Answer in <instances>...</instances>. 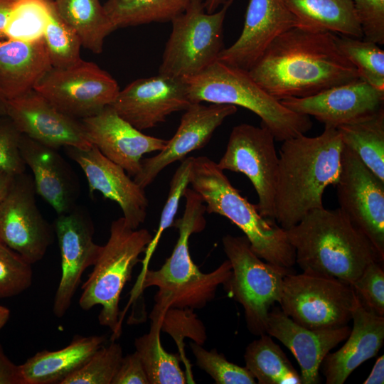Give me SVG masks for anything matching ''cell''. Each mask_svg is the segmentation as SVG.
<instances>
[{
	"label": "cell",
	"instance_id": "obj_49",
	"mask_svg": "<svg viewBox=\"0 0 384 384\" xmlns=\"http://www.w3.org/2000/svg\"><path fill=\"white\" fill-rule=\"evenodd\" d=\"M14 176L0 169V201L7 193Z\"/></svg>",
	"mask_w": 384,
	"mask_h": 384
},
{
	"label": "cell",
	"instance_id": "obj_10",
	"mask_svg": "<svg viewBox=\"0 0 384 384\" xmlns=\"http://www.w3.org/2000/svg\"><path fill=\"white\" fill-rule=\"evenodd\" d=\"M356 299L351 285L321 274L291 272L284 278L282 311L312 330L339 328L351 319Z\"/></svg>",
	"mask_w": 384,
	"mask_h": 384
},
{
	"label": "cell",
	"instance_id": "obj_11",
	"mask_svg": "<svg viewBox=\"0 0 384 384\" xmlns=\"http://www.w3.org/2000/svg\"><path fill=\"white\" fill-rule=\"evenodd\" d=\"M274 141L265 127L238 124L233 128L225 153L217 163L223 171L242 173L249 178L257 194L259 213L272 220L279 168Z\"/></svg>",
	"mask_w": 384,
	"mask_h": 384
},
{
	"label": "cell",
	"instance_id": "obj_26",
	"mask_svg": "<svg viewBox=\"0 0 384 384\" xmlns=\"http://www.w3.org/2000/svg\"><path fill=\"white\" fill-rule=\"evenodd\" d=\"M51 68L43 38L0 39V92L7 100L33 90Z\"/></svg>",
	"mask_w": 384,
	"mask_h": 384
},
{
	"label": "cell",
	"instance_id": "obj_6",
	"mask_svg": "<svg viewBox=\"0 0 384 384\" xmlns=\"http://www.w3.org/2000/svg\"><path fill=\"white\" fill-rule=\"evenodd\" d=\"M191 103L206 102L240 106L261 119L275 140L304 134L312 127L310 117L293 112L263 90L247 71L219 60L193 76L181 78Z\"/></svg>",
	"mask_w": 384,
	"mask_h": 384
},
{
	"label": "cell",
	"instance_id": "obj_2",
	"mask_svg": "<svg viewBox=\"0 0 384 384\" xmlns=\"http://www.w3.org/2000/svg\"><path fill=\"white\" fill-rule=\"evenodd\" d=\"M344 144L336 128L325 126L316 137L284 140L279 154L275 220L284 230L311 210L323 208V194L338 180Z\"/></svg>",
	"mask_w": 384,
	"mask_h": 384
},
{
	"label": "cell",
	"instance_id": "obj_35",
	"mask_svg": "<svg viewBox=\"0 0 384 384\" xmlns=\"http://www.w3.org/2000/svg\"><path fill=\"white\" fill-rule=\"evenodd\" d=\"M339 51L357 69L362 80L384 90V51L378 44L358 38L335 35Z\"/></svg>",
	"mask_w": 384,
	"mask_h": 384
},
{
	"label": "cell",
	"instance_id": "obj_4",
	"mask_svg": "<svg viewBox=\"0 0 384 384\" xmlns=\"http://www.w3.org/2000/svg\"><path fill=\"white\" fill-rule=\"evenodd\" d=\"M186 205L181 218L174 222L178 238L171 256L157 270H147L138 277L132 292L136 298L146 288L158 287L151 313L159 314L171 308L202 309L215 297L218 287L230 277L232 266L227 260L208 273L200 271L193 262L188 247L193 233L206 225V205L198 193L187 188L183 193Z\"/></svg>",
	"mask_w": 384,
	"mask_h": 384
},
{
	"label": "cell",
	"instance_id": "obj_5",
	"mask_svg": "<svg viewBox=\"0 0 384 384\" xmlns=\"http://www.w3.org/2000/svg\"><path fill=\"white\" fill-rule=\"evenodd\" d=\"M189 183L206 203V212L224 216L239 228L259 257L287 268L296 263L295 251L285 230L274 220L262 217L256 205L240 194L217 163L205 156L193 157Z\"/></svg>",
	"mask_w": 384,
	"mask_h": 384
},
{
	"label": "cell",
	"instance_id": "obj_23",
	"mask_svg": "<svg viewBox=\"0 0 384 384\" xmlns=\"http://www.w3.org/2000/svg\"><path fill=\"white\" fill-rule=\"evenodd\" d=\"M351 332L348 325L332 329L305 328L275 308L269 312L266 334L288 348L300 367L301 384L320 383L319 369L326 355Z\"/></svg>",
	"mask_w": 384,
	"mask_h": 384
},
{
	"label": "cell",
	"instance_id": "obj_52",
	"mask_svg": "<svg viewBox=\"0 0 384 384\" xmlns=\"http://www.w3.org/2000/svg\"><path fill=\"white\" fill-rule=\"evenodd\" d=\"M7 100L0 92V117L6 115Z\"/></svg>",
	"mask_w": 384,
	"mask_h": 384
},
{
	"label": "cell",
	"instance_id": "obj_29",
	"mask_svg": "<svg viewBox=\"0 0 384 384\" xmlns=\"http://www.w3.org/2000/svg\"><path fill=\"white\" fill-rule=\"evenodd\" d=\"M60 18L78 35L82 46L100 54L106 37L116 30L100 0H54Z\"/></svg>",
	"mask_w": 384,
	"mask_h": 384
},
{
	"label": "cell",
	"instance_id": "obj_18",
	"mask_svg": "<svg viewBox=\"0 0 384 384\" xmlns=\"http://www.w3.org/2000/svg\"><path fill=\"white\" fill-rule=\"evenodd\" d=\"M237 110V107L231 105L191 103L184 110L176 133L164 149L151 157L142 159L140 171L134 181L144 189L149 186L166 166L204 147L215 129Z\"/></svg>",
	"mask_w": 384,
	"mask_h": 384
},
{
	"label": "cell",
	"instance_id": "obj_12",
	"mask_svg": "<svg viewBox=\"0 0 384 384\" xmlns=\"http://www.w3.org/2000/svg\"><path fill=\"white\" fill-rule=\"evenodd\" d=\"M62 112L78 119L110 105L119 92L117 82L92 62L52 68L33 89Z\"/></svg>",
	"mask_w": 384,
	"mask_h": 384
},
{
	"label": "cell",
	"instance_id": "obj_32",
	"mask_svg": "<svg viewBox=\"0 0 384 384\" xmlns=\"http://www.w3.org/2000/svg\"><path fill=\"white\" fill-rule=\"evenodd\" d=\"M148 333L134 341L135 351L138 353L149 384H184L188 383L180 367L176 354L168 353L160 339L161 321L151 318Z\"/></svg>",
	"mask_w": 384,
	"mask_h": 384
},
{
	"label": "cell",
	"instance_id": "obj_45",
	"mask_svg": "<svg viewBox=\"0 0 384 384\" xmlns=\"http://www.w3.org/2000/svg\"><path fill=\"white\" fill-rule=\"evenodd\" d=\"M111 384H149L140 358L136 351L122 358Z\"/></svg>",
	"mask_w": 384,
	"mask_h": 384
},
{
	"label": "cell",
	"instance_id": "obj_43",
	"mask_svg": "<svg viewBox=\"0 0 384 384\" xmlns=\"http://www.w3.org/2000/svg\"><path fill=\"white\" fill-rule=\"evenodd\" d=\"M21 132L7 115L0 117V169L11 176L26 171L19 145Z\"/></svg>",
	"mask_w": 384,
	"mask_h": 384
},
{
	"label": "cell",
	"instance_id": "obj_37",
	"mask_svg": "<svg viewBox=\"0 0 384 384\" xmlns=\"http://www.w3.org/2000/svg\"><path fill=\"white\" fill-rule=\"evenodd\" d=\"M123 358L122 348L114 342L102 345L78 370L61 384H111Z\"/></svg>",
	"mask_w": 384,
	"mask_h": 384
},
{
	"label": "cell",
	"instance_id": "obj_25",
	"mask_svg": "<svg viewBox=\"0 0 384 384\" xmlns=\"http://www.w3.org/2000/svg\"><path fill=\"white\" fill-rule=\"evenodd\" d=\"M353 329L344 345L329 353L321 366L327 384H343L366 361L375 357L384 340V317L366 308L356 296Z\"/></svg>",
	"mask_w": 384,
	"mask_h": 384
},
{
	"label": "cell",
	"instance_id": "obj_1",
	"mask_svg": "<svg viewBox=\"0 0 384 384\" xmlns=\"http://www.w3.org/2000/svg\"><path fill=\"white\" fill-rule=\"evenodd\" d=\"M277 100L305 97L361 78L335 34L294 27L277 36L247 71Z\"/></svg>",
	"mask_w": 384,
	"mask_h": 384
},
{
	"label": "cell",
	"instance_id": "obj_39",
	"mask_svg": "<svg viewBox=\"0 0 384 384\" xmlns=\"http://www.w3.org/2000/svg\"><path fill=\"white\" fill-rule=\"evenodd\" d=\"M196 365L206 372L216 384H255L256 380L246 367L228 361L225 356L213 348L207 351L202 345L190 343Z\"/></svg>",
	"mask_w": 384,
	"mask_h": 384
},
{
	"label": "cell",
	"instance_id": "obj_24",
	"mask_svg": "<svg viewBox=\"0 0 384 384\" xmlns=\"http://www.w3.org/2000/svg\"><path fill=\"white\" fill-rule=\"evenodd\" d=\"M19 149L26 165L33 172L36 194L58 215L73 210L77 206L80 194L79 180L58 149L23 134Z\"/></svg>",
	"mask_w": 384,
	"mask_h": 384
},
{
	"label": "cell",
	"instance_id": "obj_15",
	"mask_svg": "<svg viewBox=\"0 0 384 384\" xmlns=\"http://www.w3.org/2000/svg\"><path fill=\"white\" fill-rule=\"evenodd\" d=\"M53 227L61 262V277L54 296L53 312L61 318L70 306L83 272L95 264L102 246L93 240L95 228L88 213L78 206L58 215Z\"/></svg>",
	"mask_w": 384,
	"mask_h": 384
},
{
	"label": "cell",
	"instance_id": "obj_21",
	"mask_svg": "<svg viewBox=\"0 0 384 384\" xmlns=\"http://www.w3.org/2000/svg\"><path fill=\"white\" fill-rule=\"evenodd\" d=\"M87 137L107 159L129 176L140 171L144 154L159 151L168 140L144 134L122 118L110 105L81 119Z\"/></svg>",
	"mask_w": 384,
	"mask_h": 384
},
{
	"label": "cell",
	"instance_id": "obj_50",
	"mask_svg": "<svg viewBox=\"0 0 384 384\" xmlns=\"http://www.w3.org/2000/svg\"><path fill=\"white\" fill-rule=\"evenodd\" d=\"M227 0H205L203 1L206 11L208 14L213 13Z\"/></svg>",
	"mask_w": 384,
	"mask_h": 384
},
{
	"label": "cell",
	"instance_id": "obj_41",
	"mask_svg": "<svg viewBox=\"0 0 384 384\" xmlns=\"http://www.w3.org/2000/svg\"><path fill=\"white\" fill-rule=\"evenodd\" d=\"M191 309L171 308L159 313H151L150 318H158L161 321V331L169 334L176 341L181 337L191 338L202 345L206 339V329Z\"/></svg>",
	"mask_w": 384,
	"mask_h": 384
},
{
	"label": "cell",
	"instance_id": "obj_3",
	"mask_svg": "<svg viewBox=\"0 0 384 384\" xmlns=\"http://www.w3.org/2000/svg\"><path fill=\"white\" fill-rule=\"evenodd\" d=\"M303 272L334 277L350 285L373 262L383 260L369 239L338 208H316L285 230Z\"/></svg>",
	"mask_w": 384,
	"mask_h": 384
},
{
	"label": "cell",
	"instance_id": "obj_36",
	"mask_svg": "<svg viewBox=\"0 0 384 384\" xmlns=\"http://www.w3.org/2000/svg\"><path fill=\"white\" fill-rule=\"evenodd\" d=\"M49 10V0H18L9 16L5 38L26 42L42 39Z\"/></svg>",
	"mask_w": 384,
	"mask_h": 384
},
{
	"label": "cell",
	"instance_id": "obj_22",
	"mask_svg": "<svg viewBox=\"0 0 384 384\" xmlns=\"http://www.w3.org/2000/svg\"><path fill=\"white\" fill-rule=\"evenodd\" d=\"M297 26L283 0H249L241 34L218 60L248 71L277 36Z\"/></svg>",
	"mask_w": 384,
	"mask_h": 384
},
{
	"label": "cell",
	"instance_id": "obj_33",
	"mask_svg": "<svg viewBox=\"0 0 384 384\" xmlns=\"http://www.w3.org/2000/svg\"><path fill=\"white\" fill-rule=\"evenodd\" d=\"M192 0H107L103 5L116 28L171 21Z\"/></svg>",
	"mask_w": 384,
	"mask_h": 384
},
{
	"label": "cell",
	"instance_id": "obj_46",
	"mask_svg": "<svg viewBox=\"0 0 384 384\" xmlns=\"http://www.w3.org/2000/svg\"><path fill=\"white\" fill-rule=\"evenodd\" d=\"M0 384H22L18 366L14 364L5 354L0 344Z\"/></svg>",
	"mask_w": 384,
	"mask_h": 384
},
{
	"label": "cell",
	"instance_id": "obj_30",
	"mask_svg": "<svg viewBox=\"0 0 384 384\" xmlns=\"http://www.w3.org/2000/svg\"><path fill=\"white\" fill-rule=\"evenodd\" d=\"M245 367L259 384H301L295 370L282 348L267 334L251 342L244 354Z\"/></svg>",
	"mask_w": 384,
	"mask_h": 384
},
{
	"label": "cell",
	"instance_id": "obj_38",
	"mask_svg": "<svg viewBox=\"0 0 384 384\" xmlns=\"http://www.w3.org/2000/svg\"><path fill=\"white\" fill-rule=\"evenodd\" d=\"M193 157H186L175 171L169 185L168 197L161 213L158 229L145 250L142 260V270L139 277L142 276L149 269L150 260L159 242L163 233L173 225L177 213L179 201L189 184V175Z\"/></svg>",
	"mask_w": 384,
	"mask_h": 384
},
{
	"label": "cell",
	"instance_id": "obj_20",
	"mask_svg": "<svg viewBox=\"0 0 384 384\" xmlns=\"http://www.w3.org/2000/svg\"><path fill=\"white\" fill-rule=\"evenodd\" d=\"M67 155L84 171L90 193L100 192L120 207L126 225L137 229L144 223L149 201L144 189L131 179L119 165L105 156L97 147L87 149L65 146Z\"/></svg>",
	"mask_w": 384,
	"mask_h": 384
},
{
	"label": "cell",
	"instance_id": "obj_17",
	"mask_svg": "<svg viewBox=\"0 0 384 384\" xmlns=\"http://www.w3.org/2000/svg\"><path fill=\"white\" fill-rule=\"evenodd\" d=\"M191 104L181 78L159 74L132 82L110 106L142 131L164 122L169 115L186 110Z\"/></svg>",
	"mask_w": 384,
	"mask_h": 384
},
{
	"label": "cell",
	"instance_id": "obj_8",
	"mask_svg": "<svg viewBox=\"0 0 384 384\" xmlns=\"http://www.w3.org/2000/svg\"><path fill=\"white\" fill-rule=\"evenodd\" d=\"M222 242L232 266L224 287L242 306L249 331L257 336L266 334L270 309L280 302L284 278L291 268L264 262L245 236L226 235Z\"/></svg>",
	"mask_w": 384,
	"mask_h": 384
},
{
	"label": "cell",
	"instance_id": "obj_31",
	"mask_svg": "<svg viewBox=\"0 0 384 384\" xmlns=\"http://www.w3.org/2000/svg\"><path fill=\"white\" fill-rule=\"evenodd\" d=\"M336 129L343 144L384 181V109L367 119Z\"/></svg>",
	"mask_w": 384,
	"mask_h": 384
},
{
	"label": "cell",
	"instance_id": "obj_48",
	"mask_svg": "<svg viewBox=\"0 0 384 384\" xmlns=\"http://www.w3.org/2000/svg\"><path fill=\"white\" fill-rule=\"evenodd\" d=\"M18 0H0V39L5 38L4 30L9 16Z\"/></svg>",
	"mask_w": 384,
	"mask_h": 384
},
{
	"label": "cell",
	"instance_id": "obj_13",
	"mask_svg": "<svg viewBox=\"0 0 384 384\" xmlns=\"http://www.w3.org/2000/svg\"><path fill=\"white\" fill-rule=\"evenodd\" d=\"M33 177L14 176L0 201V242L31 265L42 260L53 240V227L43 218L36 203Z\"/></svg>",
	"mask_w": 384,
	"mask_h": 384
},
{
	"label": "cell",
	"instance_id": "obj_27",
	"mask_svg": "<svg viewBox=\"0 0 384 384\" xmlns=\"http://www.w3.org/2000/svg\"><path fill=\"white\" fill-rule=\"evenodd\" d=\"M105 341L104 335L76 336L61 349L37 352L18 365L21 383L61 384L82 366Z\"/></svg>",
	"mask_w": 384,
	"mask_h": 384
},
{
	"label": "cell",
	"instance_id": "obj_34",
	"mask_svg": "<svg viewBox=\"0 0 384 384\" xmlns=\"http://www.w3.org/2000/svg\"><path fill=\"white\" fill-rule=\"evenodd\" d=\"M43 40L52 68H66L80 63L81 41L78 35L60 18L52 0Z\"/></svg>",
	"mask_w": 384,
	"mask_h": 384
},
{
	"label": "cell",
	"instance_id": "obj_47",
	"mask_svg": "<svg viewBox=\"0 0 384 384\" xmlns=\"http://www.w3.org/2000/svg\"><path fill=\"white\" fill-rule=\"evenodd\" d=\"M365 384L384 383V356L382 355L375 361L372 370L366 380Z\"/></svg>",
	"mask_w": 384,
	"mask_h": 384
},
{
	"label": "cell",
	"instance_id": "obj_44",
	"mask_svg": "<svg viewBox=\"0 0 384 384\" xmlns=\"http://www.w3.org/2000/svg\"><path fill=\"white\" fill-rule=\"evenodd\" d=\"M365 41L384 44V0H353Z\"/></svg>",
	"mask_w": 384,
	"mask_h": 384
},
{
	"label": "cell",
	"instance_id": "obj_16",
	"mask_svg": "<svg viewBox=\"0 0 384 384\" xmlns=\"http://www.w3.org/2000/svg\"><path fill=\"white\" fill-rule=\"evenodd\" d=\"M289 110L338 128L367 119L384 109V90L361 78L305 97L279 100Z\"/></svg>",
	"mask_w": 384,
	"mask_h": 384
},
{
	"label": "cell",
	"instance_id": "obj_14",
	"mask_svg": "<svg viewBox=\"0 0 384 384\" xmlns=\"http://www.w3.org/2000/svg\"><path fill=\"white\" fill-rule=\"evenodd\" d=\"M336 186L339 208L384 260V181L344 145Z\"/></svg>",
	"mask_w": 384,
	"mask_h": 384
},
{
	"label": "cell",
	"instance_id": "obj_42",
	"mask_svg": "<svg viewBox=\"0 0 384 384\" xmlns=\"http://www.w3.org/2000/svg\"><path fill=\"white\" fill-rule=\"evenodd\" d=\"M351 286L366 308L383 316L384 272L380 262L369 264Z\"/></svg>",
	"mask_w": 384,
	"mask_h": 384
},
{
	"label": "cell",
	"instance_id": "obj_51",
	"mask_svg": "<svg viewBox=\"0 0 384 384\" xmlns=\"http://www.w3.org/2000/svg\"><path fill=\"white\" fill-rule=\"evenodd\" d=\"M10 317V310L0 305V330L5 326Z\"/></svg>",
	"mask_w": 384,
	"mask_h": 384
},
{
	"label": "cell",
	"instance_id": "obj_9",
	"mask_svg": "<svg viewBox=\"0 0 384 384\" xmlns=\"http://www.w3.org/2000/svg\"><path fill=\"white\" fill-rule=\"evenodd\" d=\"M233 2L227 0L221 9L208 14L203 0H192L183 13L174 18L159 74L184 78L218 60L224 48V20Z\"/></svg>",
	"mask_w": 384,
	"mask_h": 384
},
{
	"label": "cell",
	"instance_id": "obj_28",
	"mask_svg": "<svg viewBox=\"0 0 384 384\" xmlns=\"http://www.w3.org/2000/svg\"><path fill=\"white\" fill-rule=\"evenodd\" d=\"M296 17L297 27L313 31L336 33L361 39L353 0H283Z\"/></svg>",
	"mask_w": 384,
	"mask_h": 384
},
{
	"label": "cell",
	"instance_id": "obj_19",
	"mask_svg": "<svg viewBox=\"0 0 384 384\" xmlns=\"http://www.w3.org/2000/svg\"><path fill=\"white\" fill-rule=\"evenodd\" d=\"M6 115L22 134L54 149L92 146L81 120L62 112L34 90L7 100Z\"/></svg>",
	"mask_w": 384,
	"mask_h": 384
},
{
	"label": "cell",
	"instance_id": "obj_40",
	"mask_svg": "<svg viewBox=\"0 0 384 384\" xmlns=\"http://www.w3.org/2000/svg\"><path fill=\"white\" fill-rule=\"evenodd\" d=\"M31 264L0 242V299L17 296L32 284Z\"/></svg>",
	"mask_w": 384,
	"mask_h": 384
},
{
	"label": "cell",
	"instance_id": "obj_7",
	"mask_svg": "<svg viewBox=\"0 0 384 384\" xmlns=\"http://www.w3.org/2000/svg\"><path fill=\"white\" fill-rule=\"evenodd\" d=\"M151 239L149 230L129 228L123 217L113 220L109 239L82 286L80 308L90 310L100 305L99 322L110 328L113 341L122 333L119 309L121 293L140 261L139 255L145 252Z\"/></svg>",
	"mask_w": 384,
	"mask_h": 384
}]
</instances>
